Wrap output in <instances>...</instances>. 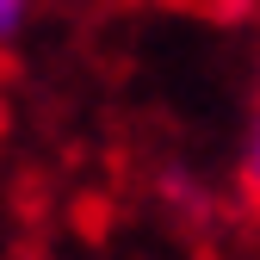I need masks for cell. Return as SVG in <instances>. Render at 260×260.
I'll return each mask as SVG.
<instances>
[{
	"instance_id": "obj_1",
	"label": "cell",
	"mask_w": 260,
	"mask_h": 260,
	"mask_svg": "<svg viewBox=\"0 0 260 260\" xmlns=\"http://www.w3.org/2000/svg\"><path fill=\"white\" fill-rule=\"evenodd\" d=\"M242 192H248V205L260 211V112H254V130H248V149H242Z\"/></svg>"
},
{
	"instance_id": "obj_2",
	"label": "cell",
	"mask_w": 260,
	"mask_h": 260,
	"mask_svg": "<svg viewBox=\"0 0 260 260\" xmlns=\"http://www.w3.org/2000/svg\"><path fill=\"white\" fill-rule=\"evenodd\" d=\"M25 19H31V0H0V44H7V38H19V31H25Z\"/></svg>"
}]
</instances>
